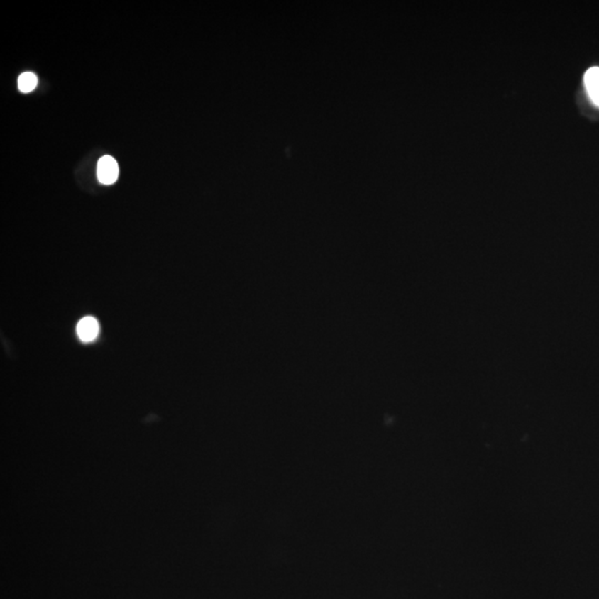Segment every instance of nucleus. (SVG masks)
Returning <instances> with one entry per match:
<instances>
[{
    "label": "nucleus",
    "mask_w": 599,
    "mask_h": 599,
    "mask_svg": "<svg viewBox=\"0 0 599 599\" xmlns=\"http://www.w3.org/2000/svg\"><path fill=\"white\" fill-rule=\"evenodd\" d=\"M77 334L82 342H92L99 334V323L92 317H86L77 324Z\"/></svg>",
    "instance_id": "obj_2"
},
{
    "label": "nucleus",
    "mask_w": 599,
    "mask_h": 599,
    "mask_svg": "<svg viewBox=\"0 0 599 599\" xmlns=\"http://www.w3.org/2000/svg\"><path fill=\"white\" fill-rule=\"evenodd\" d=\"M97 175L104 185H112L119 177V167L111 155H104L98 163Z\"/></svg>",
    "instance_id": "obj_1"
},
{
    "label": "nucleus",
    "mask_w": 599,
    "mask_h": 599,
    "mask_svg": "<svg viewBox=\"0 0 599 599\" xmlns=\"http://www.w3.org/2000/svg\"><path fill=\"white\" fill-rule=\"evenodd\" d=\"M584 84L589 98L599 107V67H592L587 70Z\"/></svg>",
    "instance_id": "obj_3"
},
{
    "label": "nucleus",
    "mask_w": 599,
    "mask_h": 599,
    "mask_svg": "<svg viewBox=\"0 0 599 599\" xmlns=\"http://www.w3.org/2000/svg\"><path fill=\"white\" fill-rule=\"evenodd\" d=\"M37 82L38 80H37L36 75L33 72H23L18 79L19 90L25 94L33 92L36 88Z\"/></svg>",
    "instance_id": "obj_4"
}]
</instances>
